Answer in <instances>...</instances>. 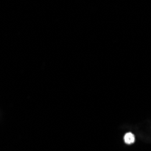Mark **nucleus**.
Instances as JSON below:
<instances>
[{"label": "nucleus", "instance_id": "obj_1", "mask_svg": "<svg viewBox=\"0 0 151 151\" xmlns=\"http://www.w3.org/2000/svg\"><path fill=\"white\" fill-rule=\"evenodd\" d=\"M124 140H125V143H126V144H129V145L133 144V143L135 142V137H134V135H133L132 133L129 132V133H127V134L125 135V137H124Z\"/></svg>", "mask_w": 151, "mask_h": 151}]
</instances>
